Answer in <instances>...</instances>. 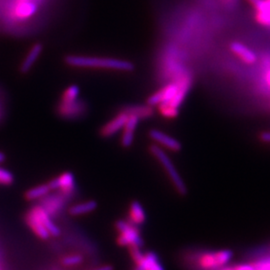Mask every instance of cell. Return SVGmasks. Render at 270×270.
Segmentation results:
<instances>
[{
	"instance_id": "6da1fadb",
	"label": "cell",
	"mask_w": 270,
	"mask_h": 270,
	"mask_svg": "<svg viewBox=\"0 0 270 270\" xmlns=\"http://www.w3.org/2000/svg\"><path fill=\"white\" fill-rule=\"evenodd\" d=\"M65 63L74 67L87 68H103L116 71L129 72L134 70V64L130 61L111 57L85 56V55H68L65 57Z\"/></svg>"
},
{
	"instance_id": "7a4b0ae2",
	"label": "cell",
	"mask_w": 270,
	"mask_h": 270,
	"mask_svg": "<svg viewBox=\"0 0 270 270\" xmlns=\"http://www.w3.org/2000/svg\"><path fill=\"white\" fill-rule=\"evenodd\" d=\"M150 155L155 157V159L161 164L165 172L167 173L172 185L174 186L175 190L179 193L181 196H185L187 194V186L183 181L182 177L178 173L177 169L174 166L173 161L170 157L166 155V152L157 144H152L148 148Z\"/></svg>"
},
{
	"instance_id": "3957f363",
	"label": "cell",
	"mask_w": 270,
	"mask_h": 270,
	"mask_svg": "<svg viewBox=\"0 0 270 270\" xmlns=\"http://www.w3.org/2000/svg\"><path fill=\"white\" fill-rule=\"evenodd\" d=\"M178 79L180 82V86H179V90L176 93V95L174 96V98L167 103H163V104L158 105L159 112L161 113V115L164 116L166 118L177 117L179 107L181 106L182 102L184 101V99H185L186 95L188 94V92L191 88V85H192V78L188 73L183 74Z\"/></svg>"
},
{
	"instance_id": "277c9868",
	"label": "cell",
	"mask_w": 270,
	"mask_h": 270,
	"mask_svg": "<svg viewBox=\"0 0 270 270\" xmlns=\"http://www.w3.org/2000/svg\"><path fill=\"white\" fill-rule=\"evenodd\" d=\"M116 230L118 232L117 237V244L120 246H136L142 247L143 246V239L140 236V232L136 228V225L132 224L131 222L118 220L115 223Z\"/></svg>"
},
{
	"instance_id": "5b68a950",
	"label": "cell",
	"mask_w": 270,
	"mask_h": 270,
	"mask_svg": "<svg viewBox=\"0 0 270 270\" xmlns=\"http://www.w3.org/2000/svg\"><path fill=\"white\" fill-rule=\"evenodd\" d=\"M232 250H219L207 252L198 258V265L203 270H216L225 266L232 258Z\"/></svg>"
},
{
	"instance_id": "8992f818",
	"label": "cell",
	"mask_w": 270,
	"mask_h": 270,
	"mask_svg": "<svg viewBox=\"0 0 270 270\" xmlns=\"http://www.w3.org/2000/svg\"><path fill=\"white\" fill-rule=\"evenodd\" d=\"M179 86H180V82H179V79L177 78L176 81L167 84L166 86H164L163 88L155 92V94H152L147 99V104L153 107V106H158L160 104L169 102L170 100L174 98V96L178 92Z\"/></svg>"
},
{
	"instance_id": "52a82bcc",
	"label": "cell",
	"mask_w": 270,
	"mask_h": 270,
	"mask_svg": "<svg viewBox=\"0 0 270 270\" xmlns=\"http://www.w3.org/2000/svg\"><path fill=\"white\" fill-rule=\"evenodd\" d=\"M50 190H59L65 197H70L75 189L74 175L71 172H64L56 178L51 179L48 183Z\"/></svg>"
},
{
	"instance_id": "ba28073f",
	"label": "cell",
	"mask_w": 270,
	"mask_h": 270,
	"mask_svg": "<svg viewBox=\"0 0 270 270\" xmlns=\"http://www.w3.org/2000/svg\"><path fill=\"white\" fill-rule=\"evenodd\" d=\"M149 137L157 143V145L165 147L166 149L173 151V152H178L182 149V145L179 142V140H177L176 138L164 133L161 130L158 129H151L148 132Z\"/></svg>"
},
{
	"instance_id": "9c48e42d",
	"label": "cell",
	"mask_w": 270,
	"mask_h": 270,
	"mask_svg": "<svg viewBox=\"0 0 270 270\" xmlns=\"http://www.w3.org/2000/svg\"><path fill=\"white\" fill-rule=\"evenodd\" d=\"M128 117L129 116L121 110L113 119H111L102 126V128L100 129V135L106 138L115 135L119 130L123 129Z\"/></svg>"
},
{
	"instance_id": "30bf717a",
	"label": "cell",
	"mask_w": 270,
	"mask_h": 270,
	"mask_svg": "<svg viewBox=\"0 0 270 270\" xmlns=\"http://www.w3.org/2000/svg\"><path fill=\"white\" fill-rule=\"evenodd\" d=\"M65 197L59 193L58 195H50L48 194L43 197V201L41 206L47 211V213L52 217L56 216L62 209L65 203Z\"/></svg>"
},
{
	"instance_id": "8fae6325",
	"label": "cell",
	"mask_w": 270,
	"mask_h": 270,
	"mask_svg": "<svg viewBox=\"0 0 270 270\" xmlns=\"http://www.w3.org/2000/svg\"><path fill=\"white\" fill-rule=\"evenodd\" d=\"M25 222L27 226L32 230V232L42 240L48 239L51 235L48 230L45 228V226L40 221L38 216L35 214V212L32 210V208L26 213L25 215Z\"/></svg>"
},
{
	"instance_id": "7c38bea8",
	"label": "cell",
	"mask_w": 270,
	"mask_h": 270,
	"mask_svg": "<svg viewBox=\"0 0 270 270\" xmlns=\"http://www.w3.org/2000/svg\"><path fill=\"white\" fill-rule=\"evenodd\" d=\"M139 118L136 116L129 115L124 127H123V133L121 136V145L124 148H129L133 141H134V135L135 130L137 128Z\"/></svg>"
},
{
	"instance_id": "4fadbf2b",
	"label": "cell",
	"mask_w": 270,
	"mask_h": 270,
	"mask_svg": "<svg viewBox=\"0 0 270 270\" xmlns=\"http://www.w3.org/2000/svg\"><path fill=\"white\" fill-rule=\"evenodd\" d=\"M230 49L236 56L247 64H254L257 61V56L254 51L241 42H232Z\"/></svg>"
},
{
	"instance_id": "5bb4252c",
	"label": "cell",
	"mask_w": 270,
	"mask_h": 270,
	"mask_svg": "<svg viewBox=\"0 0 270 270\" xmlns=\"http://www.w3.org/2000/svg\"><path fill=\"white\" fill-rule=\"evenodd\" d=\"M37 11V5L30 0H19L14 7V16L18 19H27Z\"/></svg>"
},
{
	"instance_id": "9a60e30c",
	"label": "cell",
	"mask_w": 270,
	"mask_h": 270,
	"mask_svg": "<svg viewBox=\"0 0 270 270\" xmlns=\"http://www.w3.org/2000/svg\"><path fill=\"white\" fill-rule=\"evenodd\" d=\"M32 210L38 216L40 221L42 222V224L45 226V228L50 233L51 236H58L60 234L59 227L53 222L51 216L47 213V211L40 204L33 206Z\"/></svg>"
},
{
	"instance_id": "2e32d148",
	"label": "cell",
	"mask_w": 270,
	"mask_h": 270,
	"mask_svg": "<svg viewBox=\"0 0 270 270\" xmlns=\"http://www.w3.org/2000/svg\"><path fill=\"white\" fill-rule=\"evenodd\" d=\"M253 7L256 12L255 18L257 22L270 27V0H259Z\"/></svg>"
},
{
	"instance_id": "e0dca14e",
	"label": "cell",
	"mask_w": 270,
	"mask_h": 270,
	"mask_svg": "<svg viewBox=\"0 0 270 270\" xmlns=\"http://www.w3.org/2000/svg\"><path fill=\"white\" fill-rule=\"evenodd\" d=\"M42 50H43V46L41 43H36L30 48L29 52L27 53V55L25 56L24 60L22 61L20 65V71L22 73H27L32 68V66L38 59Z\"/></svg>"
},
{
	"instance_id": "ac0fdd59",
	"label": "cell",
	"mask_w": 270,
	"mask_h": 270,
	"mask_svg": "<svg viewBox=\"0 0 270 270\" xmlns=\"http://www.w3.org/2000/svg\"><path fill=\"white\" fill-rule=\"evenodd\" d=\"M129 220L134 225H142L146 221V215L143 207L138 201H132L129 206Z\"/></svg>"
},
{
	"instance_id": "d6986e66",
	"label": "cell",
	"mask_w": 270,
	"mask_h": 270,
	"mask_svg": "<svg viewBox=\"0 0 270 270\" xmlns=\"http://www.w3.org/2000/svg\"><path fill=\"white\" fill-rule=\"evenodd\" d=\"M127 115H133L138 117L139 119H147L153 115L155 111L152 106L150 105H141V104H136V105H128L124 109H122Z\"/></svg>"
},
{
	"instance_id": "ffe728a7",
	"label": "cell",
	"mask_w": 270,
	"mask_h": 270,
	"mask_svg": "<svg viewBox=\"0 0 270 270\" xmlns=\"http://www.w3.org/2000/svg\"><path fill=\"white\" fill-rule=\"evenodd\" d=\"M135 265L141 270H164L163 266L158 260L157 255L151 251L145 253L143 259Z\"/></svg>"
},
{
	"instance_id": "44dd1931",
	"label": "cell",
	"mask_w": 270,
	"mask_h": 270,
	"mask_svg": "<svg viewBox=\"0 0 270 270\" xmlns=\"http://www.w3.org/2000/svg\"><path fill=\"white\" fill-rule=\"evenodd\" d=\"M97 208V203L94 200H88L80 202L69 208V213L73 216H80L91 213Z\"/></svg>"
},
{
	"instance_id": "7402d4cb",
	"label": "cell",
	"mask_w": 270,
	"mask_h": 270,
	"mask_svg": "<svg viewBox=\"0 0 270 270\" xmlns=\"http://www.w3.org/2000/svg\"><path fill=\"white\" fill-rule=\"evenodd\" d=\"M83 110V106L78 100L72 103H61L59 106V113L63 117H74L80 115Z\"/></svg>"
},
{
	"instance_id": "603a6c76",
	"label": "cell",
	"mask_w": 270,
	"mask_h": 270,
	"mask_svg": "<svg viewBox=\"0 0 270 270\" xmlns=\"http://www.w3.org/2000/svg\"><path fill=\"white\" fill-rule=\"evenodd\" d=\"M51 190L50 187L48 186L47 183L45 184H41V185H37L35 187L30 188L29 190H27L25 192V199L28 201H34V200H39L41 198H43L44 196H46L47 194H49Z\"/></svg>"
},
{
	"instance_id": "cb8c5ba5",
	"label": "cell",
	"mask_w": 270,
	"mask_h": 270,
	"mask_svg": "<svg viewBox=\"0 0 270 270\" xmlns=\"http://www.w3.org/2000/svg\"><path fill=\"white\" fill-rule=\"evenodd\" d=\"M79 87L78 85H70L62 94L61 103H72L78 100L79 96Z\"/></svg>"
},
{
	"instance_id": "d4e9b609",
	"label": "cell",
	"mask_w": 270,
	"mask_h": 270,
	"mask_svg": "<svg viewBox=\"0 0 270 270\" xmlns=\"http://www.w3.org/2000/svg\"><path fill=\"white\" fill-rule=\"evenodd\" d=\"M14 181V177L12 173L4 168L0 167V184L3 185H10Z\"/></svg>"
},
{
	"instance_id": "484cf974",
	"label": "cell",
	"mask_w": 270,
	"mask_h": 270,
	"mask_svg": "<svg viewBox=\"0 0 270 270\" xmlns=\"http://www.w3.org/2000/svg\"><path fill=\"white\" fill-rule=\"evenodd\" d=\"M82 258L80 255H69L62 259V264L65 266H74L81 262Z\"/></svg>"
},
{
	"instance_id": "4316f807",
	"label": "cell",
	"mask_w": 270,
	"mask_h": 270,
	"mask_svg": "<svg viewBox=\"0 0 270 270\" xmlns=\"http://www.w3.org/2000/svg\"><path fill=\"white\" fill-rule=\"evenodd\" d=\"M254 270H270V258H265L262 260H258L252 263Z\"/></svg>"
},
{
	"instance_id": "83f0119b",
	"label": "cell",
	"mask_w": 270,
	"mask_h": 270,
	"mask_svg": "<svg viewBox=\"0 0 270 270\" xmlns=\"http://www.w3.org/2000/svg\"><path fill=\"white\" fill-rule=\"evenodd\" d=\"M259 139H260L262 142L270 143V131H265V132L260 133V135H259Z\"/></svg>"
},
{
	"instance_id": "f1b7e54d",
	"label": "cell",
	"mask_w": 270,
	"mask_h": 270,
	"mask_svg": "<svg viewBox=\"0 0 270 270\" xmlns=\"http://www.w3.org/2000/svg\"><path fill=\"white\" fill-rule=\"evenodd\" d=\"M234 270H254V266L251 264H240V265H235Z\"/></svg>"
},
{
	"instance_id": "f546056e",
	"label": "cell",
	"mask_w": 270,
	"mask_h": 270,
	"mask_svg": "<svg viewBox=\"0 0 270 270\" xmlns=\"http://www.w3.org/2000/svg\"><path fill=\"white\" fill-rule=\"evenodd\" d=\"M93 270H113V266H111V265H104V266H100V267Z\"/></svg>"
},
{
	"instance_id": "4dcf8cb0",
	"label": "cell",
	"mask_w": 270,
	"mask_h": 270,
	"mask_svg": "<svg viewBox=\"0 0 270 270\" xmlns=\"http://www.w3.org/2000/svg\"><path fill=\"white\" fill-rule=\"evenodd\" d=\"M216 270H234V266H222Z\"/></svg>"
},
{
	"instance_id": "1f68e13d",
	"label": "cell",
	"mask_w": 270,
	"mask_h": 270,
	"mask_svg": "<svg viewBox=\"0 0 270 270\" xmlns=\"http://www.w3.org/2000/svg\"><path fill=\"white\" fill-rule=\"evenodd\" d=\"M265 80L267 82V84L270 86V69L266 72V76H265Z\"/></svg>"
},
{
	"instance_id": "d6a6232c",
	"label": "cell",
	"mask_w": 270,
	"mask_h": 270,
	"mask_svg": "<svg viewBox=\"0 0 270 270\" xmlns=\"http://www.w3.org/2000/svg\"><path fill=\"white\" fill-rule=\"evenodd\" d=\"M5 160V155H3L2 152H0V163H2Z\"/></svg>"
},
{
	"instance_id": "836d02e7",
	"label": "cell",
	"mask_w": 270,
	"mask_h": 270,
	"mask_svg": "<svg viewBox=\"0 0 270 270\" xmlns=\"http://www.w3.org/2000/svg\"><path fill=\"white\" fill-rule=\"evenodd\" d=\"M247 1H248L249 3H251V4L254 6V5H255V4H256V3H257L259 0H247Z\"/></svg>"
},
{
	"instance_id": "e575fe53",
	"label": "cell",
	"mask_w": 270,
	"mask_h": 270,
	"mask_svg": "<svg viewBox=\"0 0 270 270\" xmlns=\"http://www.w3.org/2000/svg\"><path fill=\"white\" fill-rule=\"evenodd\" d=\"M134 270H141V269H140V268H139V267H137V266H136V267H135V268H134Z\"/></svg>"
}]
</instances>
